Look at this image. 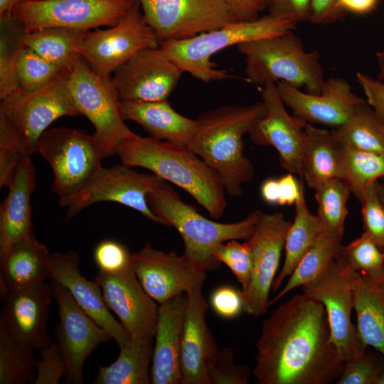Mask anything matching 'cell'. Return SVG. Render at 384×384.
Instances as JSON below:
<instances>
[{
	"label": "cell",
	"instance_id": "obj_42",
	"mask_svg": "<svg viewBox=\"0 0 384 384\" xmlns=\"http://www.w3.org/2000/svg\"><path fill=\"white\" fill-rule=\"evenodd\" d=\"M211 254L218 262L229 267L244 291L250 283L252 268V249L248 240L240 243L231 240L216 244L211 247Z\"/></svg>",
	"mask_w": 384,
	"mask_h": 384
},
{
	"label": "cell",
	"instance_id": "obj_5",
	"mask_svg": "<svg viewBox=\"0 0 384 384\" xmlns=\"http://www.w3.org/2000/svg\"><path fill=\"white\" fill-rule=\"evenodd\" d=\"M147 201L151 211L182 237L183 256L206 272L220 264L212 255L211 247L231 240H247L253 234L262 213L255 210L231 223L211 220L186 203L167 182L149 194Z\"/></svg>",
	"mask_w": 384,
	"mask_h": 384
},
{
	"label": "cell",
	"instance_id": "obj_28",
	"mask_svg": "<svg viewBox=\"0 0 384 384\" xmlns=\"http://www.w3.org/2000/svg\"><path fill=\"white\" fill-rule=\"evenodd\" d=\"M36 171L30 156H23L0 208V254L18 240L33 234L31 196Z\"/></svg>",
	"mask_w": 384,
	"mask_h": 384
},
{
	"label": "cell",
	"instance_id": "obj_27",
	"mask_svg": "<svg viewBox=\"0 0 384 384\" xmlns=\"http://www.w3.org/2000/svg\"><path fill=\"white\" fill-rule=\"evenodd\" d=\"M50 257L33 234L12 244L0 254L1 295L51 279Z\"/></svg>",
	"mask_w": 384,
	"mask_h": 384
},
{
	"label": "cell",
	"instance_id": "obj_6",
	"mask_svg": "<svg viewBox=\"0 0 384 384\" xmlns=\"http://www.w3.org/2000/svg\"><path fill=\"white\" fill-rule=\"evenodd\" d=\"M245 56L247 82L265 85L285 82L306 92L319 94L325 82L320 55L305 50L301 39L292 31L236 46Z\"/></svg>",
	"mask_w": 384,
	"mask_h": 384
},
{
	"label": "cell",
	"instance_id": "obj_25",
	"mask_svg": "<svg viewBox=\"0 0 384 384\" xmlns=\"http://www.w3.org/2000/svg\"><path fill=\"white\" fill-rule=\"evenodd\" d=\"M186 294L160 304L150 370L152 384H181V344Z\"/></svg>",
	"mask_w": 384,
	"mask_h": 384
},
{
	"label": "cell",
	"instance_id": "obj_11",
	"mask_svg": "<svg viewBox=\"0 0 384 384\" xmlns=\"http://www.w3.org/2000/svg\"><path fill=\"white\" fill-rule=\"evenodd\" d=\"M136 0H33L17 5L13 17L27 32L60 28L82 31L111 27Z\"/></svg>",
	"mask_w": 384,
	"mask_h": 384
},
{
	"label": "cell",
	"instance_id": "obj_53",
	"mask_svg": "<svg viewBox=\"0 0 384 384\" xmlns=\"http://www.w3.org/2000/svg\"><path fill=\"white\" fill-rule=\"evenodd\" d=\"M23 157L14 151L0 149V186L1 188H9L11 186Z\"/></svg>",
	"mask_w": 384,
	"mask_h": 384
},
{
	"label": "cell",
	"instance_id": "obj_45",
	"mask_svg": "<svg viewBox=\"0 0 384 384\" xmlns=\"http://www.w3.org/2000/svg\"><path fill=\"white\" fill-rule=\"evenodd\" d=\"M232 348L220 350L217 359L209 369V384H247L250 370L245 365L236 364Z\"/></svg>",
	"mask_w": 384,
	"mask_h": 384
},
{
	"label": "cell",
	"instance_id": "obj_47",
	"mask_svg": "<svg viewBox=\"0 0 384 384\" xmlns=\"http://www.w3.org/2000/svg\"><path fill=\"white\" fill-rule=\"evenodd\" d=\"M39 351L35 384L59 383L66 375L67 366L57 343L52 341Z\"/></svg>",
	"mask_w": 384,
	"mask_h": 384
},
{
	"label": "cell",
	"instance_id": "obj_22",
	"mask_svg": "<svg viewBox=\"0 0 384 384\" xmlns=\"http://www.w3.org/2000/svg\"><path fill=\"white\" fill-rule=\"evenodd\" d=\"M0 324L22 345L35 351L52 343L47 333L49 306L53 297L52 282H43L3 295Z\"/></svg>",
	"mask_w": 384,
	"mask_h": 384
},
{
	"label": "cell",
	"instance_id": "obj_9",
	"mask_svg": "<svg viewBox=\"0 0 384 384\" xmlns=\"http://www.w3.org/2000/svg\"><path fill=\"white\" fill-rule=\"evenodd\" d=\"M68 85L80 114L95 128L102 158L115 155L134 132L125 124L111 78L97 75L79 55L71 68Z\"/></svg>",
	"mask_w": 384,
	"mask_h": 384
},
{
	"label": "cell",
	"instance_id": "obj_43",
	"mask_svg": "<svg viewBox=\"0 0 384 384\" xmlns=\"http://www.w3.org/2000/svg\"><path fill=\"white\" fill-rule=\"evenodd\" d=\"M384 372V355L376 351L344 362L337 384H376Z\"/></svg>",
	"mask_w": 384,
	"mask_h": 384
},
{
	"label": "cell",
	"instance_id": "obj_32",
	"mask_svg": "<svg viewBox=\"0 0 384 384\" xmlns=\"http://www.w3.org/2000/svg\"><path fill=\"white\" fill-rule=\"evenodd\" d=\"M294 204V218L285 240L284 264L273 282L272 289L274 292L279 290L284 280L291 275L321 231L319 218L308 208L302 181L300 195Z\"/></svg>",
	"mask_w": 384,
	"mask_h": 384
},
{
	"label": "cell",
	"instance_id": "obj_19",
	"mask_svg": "<svg viewBox=\"0 0 384 384\" xmlns=\"http://www.w3.org/2000/svg\"><path fill=\"white\" fill-rule=\"evenodd\" d=\"M132 267L145 292L159 304L203 285L207 272L183 255L164 252L149 242L132 253Z\"/></svg>",
	"mask_w": 384,
	"mask_h": 384
},
{
	"label": "cell",
	"instance_id": "obj_23",
	"mask_svg": "<svg viewBox=\"0 0 384 384\" xmlns=\"http://www.w3.org/2000/svg\"><path fill=\"white\" fill-rule=\"evenodd\" d=\"M203 285L186 294L181 365V384H209L208 372L217 359L219 349L206 321L208 304Z\"/></svg>",
	"mask_w": 384,
	"mask_h": 384
},
{
	"label": "cell",
	"instance_id": "obj_3",
	"mask_svg": "<svg viewBox=\"0 0 384 384\" xmlns=\"http://www.w3.org/2000/svg\"><path fill=\"white\" fill-rule=\"evenodd\" d=\"M265 114L262 101L222 106L201 114L188 148L220 177L226 193L242 195V186L254 177V166L244 155L243 137Z\"/></svg>",
	"mask_w": 384,
	"mask_h": 384
},
{
	"label": "cell",
	"instance_id": "obj_49",
	"mask_svg": "<svg viewBox=\"0 0 384 384\" xmlns=\"http://www.w3.org/2000/svg\"><path fill=\"white\" fill-rule=\"evenodd\" d=\"M311 0H265L269 14L292 20L307 21Z\"/></svg>",
	"mask_w": 384,
	"mask_h": 384
},
{
	"label": "cell",
	"instance_id": "obj_16",
	"mask_svg": "<svg viewBox=\"0 0 384 384\" xmlns=\"http://www.w3.org/2000/svg\"><path fill=\"white\" fill-rule=\"evenodd\" d=\"M51 282L59 315L57 344L67 366L65 382L82 384L86 359L99 345L112 338L80 308L66 288Z\"/></svg>",
	"mask_w": 384,
	"mask_h": 384
},
{
	"label": "cell",
	"instance_id": "obj_37",
	"mask_svg": "<svg viewBox=\"0 0 384 384\" xmlns=\"http://www.w3.org/2000/svg\"><path fill=\"white\" fill-rule=\"evenodd\" d=\"M0 324V384H35L38 358Z\"/></svg>",
	"mask_w": 384,
	"mask_h": 384
},
{
	"label": "cell",
	"instance_id": "obj_40",
	"mask_svg": "<svg viewBox=\"0 0 384 384\" xmlns=\"http://www.w3.org/2000/svg\"><path fill=\"white\" fill-rule=\"evenodd\" d=\"M341 256L354 271L372 279L384 280V252L363 232L348 245L342 246Z\"/></svg>",
	"mask_w": 384,
	"mask_h": 384
},
{
	"label": "cell",
	"instance_id": "obj_2",
	"mask_svg": "<svg viewBox=\"0 0 384 384\" xmlns=\"http://www.w3.org/2000/svg\"><path fill=\"white\" fill-rule=\"evenodd\" d=\"M121 164L141 167L180 187L214 219L223 215L225 190L221 179L187 146L134 133L118 147Z\"/></svg>",
	"mask_w": 384,
	"mask_h": 384
},
{
	"label": "cell",
	"instance_id": "obj_12",
	"mask_svg": "<svg viewBox=\"0 0 384 384\" xmlns=\"http://www.w3.org/2000/svg\"><path fill=\"white\" fill-rule=\"evenodd\" d=\"M166 182L153 173H141L121 164L102 167L83 190L58 203L60 206L68 208L66 220L92 204L111 201L136 210L152 222L166 225L151 211L147 201L149 194Z\"/></svg>",
	"mask_w": 384,
	"mask_h": 384
},
{
	"label": "cell",
	"instance_id": "obj_17",
	"mask_svg": "<svg viewBox=\"0 0 384 384\" xmlns=\"http://www.w3.org/2000/svg\"><path fill=\"white\" fill-rule=\"evenodd\" d=\"M183 70L159 46L144 50L119 66L111 81L120 101L166 100Z\"/></svg>",
	"mask_w": 384,
	"mask_h": 384
},
{
	"label": "cell",
	"instance_id": "obj_20",
	"mask_svg": "<svg viewBox=\"0 0 384 384\" xmlns=\"http://www.w3.org/2000/svg\"><path fill=\"white\" fill-rule=\"evenodd\" d=\"M94 280L100 287L107 308L132 338H154L159 306L145 292L132 268L118 274L98 272Z\"/></svg>",
	"mask_w": 384,
	"mask_h": 384
},
{
	"label": "cell",
	"instance_id": "obj_34",
	"mask_svg": "<svg viewBox=\"0 0 384 384\" xmlns=\"http://www.w3.org/2000/svg\"><path fill=\"white\" fill-rule=\"evenodd\" d=\"M331 131L341 145L384 156V121L366 102L358 105L343 124Z\"/></svg>",
	"mask_w": 384,
	"mask_h": 384
},
{
	"label": "cell",
	"instance_id": "obj_33",
	"mask_svg": "<svg viewBox=\"0 0 384 384\" xmlns=\"http://www.w3.org/2000/svg\"><path fill=\"white\" fill-rule=\"evenodd\" d=\"M338 178L362 203L370 188L384 178V156L339 144Z\"/></svg>",
	"mask_w": 384,
	"mask_h": 384
},
{
	"label": "cell",
	"instance_id": "obj_13",
	"mask_svg": "<svg viewBox=\"0 0 384 384\" xmlns=\"http://www.w3.org/2000/svg\"><path fill=\"white\" fill-rule=\"evenodd\" d=\"M302 293L320 302L326 311L333 343L344 362L361 356L368 346L351 321L354 294L340 255L328 268L302 286Z\"/></svg>",
	"mask_w": 384,
	"mask_h": 384
},
{
	"label": "cell",
	"instance_id": "obj_55",
	"mask_svg": "<svg viewBox=\"0 0 384 384\" xmlns=\"http://www.w3.org/2000/svg\"><path fill=\"white\" fill-rule=\"evenodd\" d=\"M379 0H337V6L345 16L347 14L365 15L372 12Z\"/></svg>",
	"mask_w": 384,
	"mask_h": 384
},
{
	"label": "cell",
	"instance_id": "obj_56",
	"mask_svg": "<svg viewBox=\"0 0 384 384\" xmlns=\"http://www.w3.org/2000/svg\"><path fill=\"white\" fill-rule=\"evenodd\" d=\"M260 193L263 200L271 205L278 204L279 187L278 179H266L261 186Z\"/></svg>",
	"mask_w": 384,
	"mask_h": 384
},
{
	"label": "cell",
	"instance_id": "obj_1",
	"mask_svg": "<svg viewBox=\"0 0 384 384\" xmlns=\"http://www.w3.org/2000/svg\"><path fill=\"white\" fill-rule=\"evenodd\" d=\"M256 346L253 374L260 384H329L344 364L323 304L304 293L263 321Z\"/></svg>",
	"mask_w": 384,
	"mask_h": 384
},
{
	"label": "cell",
	"instance_id": "obj_48",
	"mask_svg": "<svg viewBox=\"0 0 384 384\" xmlns=\"http://www.w3.org/2000/svg\"><path fill=\"white\" fill-rule=\"evenodd\" d=\"M210 304L219 316L234 319L243 311L242 292L230 286H220L212 292Z\"/></svg>",
	"mask_w": 384,
	"mask_h": 384
},
{
	"label": "cell",
	"instance_id": "obj_61",
	"mask_svg": "<svg viewBox=\"0 0 384 384\" xmlns=\"http://www.w3.org/2000/svg\"></svg>",
	"mask_w": 384,
	"mask_h": 384
},
{
	"label": "cell",
	"instance_id": "obj_30",
	"mask_svg": "<svg viewBox=\"0 0 384 384\" xmlns=\"http://www.w3.org/2000/svg\"><path fill=\"white\" fill-rule=\"evenodd\" d=\"M338 149L331 130L306 124L301 176L309 187L315 189L323 182L338 178Z\"/></svg>",
	"mask_w": 384,
	"mask_h": 384
},
{
	"label": "cell",
	"instance_id": "obj_52",
	"mask_svg": "<svg viewBox=\"0 0 384 384\" xmlns=\"http://www.w3.org/2000/svg\"><path fill=\"white\" fill-rule=\"evenodd\" d=\"M239 21H252L266 9L265 0H222Z\"/></svg>",
	"mask_w": 384,
	"mask_h": 384
},
{
	"label": "cell",
	"instance_id": "obj_14",
	"mask_svg": "<svg viewBox=\"0 0 384 384\" xmlns=\"http://www.w3.org/2000/svg\"><path fill=\"white\" fill-rule=\"evenodd\" d=\"M162 43L190 38L239 21L222 0H137Z\"/></svg>",
	"mask_w": 384,
	"mask_h": 384
},
{
	"label": "cell",
	"instance_id": "obj_39",
	"mask_svg": "<svg viewBox=\"0 0 384 384\" xmlns=\"http://www.w3.org/2000/svg\"><path fill=\"white\" fill-rule=\"evenodd\" d=\"M314 190L318 206L316 215L321 230L343 235L348 215L349 189L341 179L333 178L323 182Z\"/></svg>",
	"mask_w": 384,
	"mask_h": 384
},
{
	"label": "cell",
	"instance_id": "obj_7",
	"mask_svg": "<svg viewBox=\"0 0 384 384\" xmlns=\"http://www.w3.org/2000/svg\"><path fill=\"white\" fill-rule=\"evenodd\" d=\"M297 23L270 14L252 21H237L190 38L162 43L159 47L183 72L203 82L233 78L210 60L218 52L240 43L276 36L295 29Z\"/></svg>",
	"mask_w": 384,
	"mask_h": 384
},
{
	"label": "cell",
	"instance_id": "obj_54",
	"mask_svg": "<svg viewBox=\"0 0 384 384\" xmlns=\"http://www.w3.org/2000/svg\"><path fill=\"white\" fill-rule=\"evenodd\" d=\"M279 201L281 206H291L296 203L300 192L301 185H299L293 174L289 173L278 179Z\"/></svg>",
	"mask_w": 384,
	"mask_h": 384
},
{
	"label": "cell",
	"instance_id": "obj_15",
	"mask_svg": "<svg viewBox=\"0 0 384 384\" xmlns=\"http://www.w3.org/2000/svg\"><path fill=\"white\" fill-rule=\"evenodd\" d=\"M291 223L281 212L262 213L253 234L247 239L252 249V268L250 283L241 292L243 311L247 314L262 316L270 306V292Z\"/></svg>",
	"mask_w": 384,
	"mask_h": 384
},
{
	"label": "cell",
	"instance_id": "obj_24",
	"mask_svg": "<svg viewBox=\"0 0 384 384\" xmlns=\"http://www.w3.org/2000/svg\"><path fill=\"white\" fill-rule=\"evenodd\" d=\"M50 266L51 280L66 288L80 308L107 331L119 346L131 338L121 323L111 314L99 284L82 274L78 252L69 250L65 253H53Z\"/></svg>",
	"mask_w": 384,
	"mask_h": 384
},
{
	"label": "cell",
	"instance_id": "obj_21",
	"mask_svg": "<svg viewBox=\"0 0 384 384\" xmlns=\"http://www.w3.org/2000/svg\"><path fill=\"white\" fill-rule=\"evenodd\" d=\"M276 84L284 104L292 110L294 116L312 125L337 128L348 120L358 105L366 102L341 77L326 80L319 94L304 92L283 81Z\"/></svg>",
	"mask_w": 384,
	"mask_h": 384
},
{
	"label": "cell",
	"instance_id": "obj_59",
	"mask_svg": "<svg viewBox=\"0 0 384 384\" xmlns=\"http://www.w3.org/2000/svg\"><path fill=\"white\" fill-rule=\"evenodd\" d=\"M376 188H377L380 201L384 206V183H381L378 181L376 182Z\"/></svg>",
	"mask_w": 384,
	"mask_h": 384
},
{
	"label": "cell",
	"instance_id": "obj_41",
	"mask_svg": "<svg viewBox=\"0 0 384 384\" xmlns=\"http://www.w3.org/2000/svg\"><path fill=\"white\" fill-rule=\"evenodd\" d=\"M63 70L25 46L17 65L18 89L25 92L40 89L55 79Z\"/></svg>",
	"mask_w": 384,
	"mask_h": 384
},
{
	"label": "cell",
	"instance_id": "obj_8",
	"mask_svg": "<svg viewBox=\"0 0 384 384\" xmlns=\"http://www.w3.org/2000/svg\"><path fill=\"white\" fill-rule=\"evenodd\" d=\"M36 152L52 169L51 188L59 201L80 193L103 167L96 137L78 129L55 127L46 130L38 142Z\"/></svg>",
	"mask_w": 384,
	"mask_h": 384
},
{
	"label": "cell",
	"instance_id": "obj_10",
	"mask_svg": "<svg viewBox=\"0 0 384 384\" xmlns=\"http://www.w3.org/2000/svg\"><path fill=\"white\" fill-rule=\"evenodd\" d=\"M159 46V39L145 21L136 0L116 25L85 31L76 52L97 75L111 78L119 66L138 53Z\"/></svg>",
	"mask_w": 384,
	"mask_h": 384
},
{
	"label": "cell",
	"instance_id": "obj_29",
	"mask_svg": "<svg viewBox=\"0 0 384 384\" xmlns=\"http://www.w3.org/2000/svg\"><path fill=\"white\" fill-rule=\"evenodd\" d=\"M346 271L354 294L359 335L368 346L384 355V280L370 279L346 263Z\"/></svg>",
	"mask_w": 384,
	"mask_h": 384
},
{
	"label": "cell",
	"instance_id": "obj_31",
	"mask_svg": "<svg viewBox=\"0 0 384 384\" xmlns=\"http://www.w3.org/2000/svg\"><path fill=\"white\" fill-rule=\"evenodd\" d=\"M154 338H132L119 346L117 360L98 366L95 384H149L151 383Z\"/></svg>",
	"mask_w": 384,
	"mask_h": 384
},
{
	"label": "cell",
	"instance_id": "obj_18",
	"mask_svg": "<svg viewBox=\"0 0 384 384\" xmlns=\"http://www.w3.org/2000/svg\"><path fill=\"white\" fill-rule=\"evenodd\" d=\"M265 114L252 125L248 134L251 141L260 146H271L279 154L281 166L301 176V161L306 123L286 110L277 84L263 85L261 92Z\"/></svg>",
	"mask_w": 384,
	"mask_h": 384
},
{
	"label": "cell",
	"instance_id": "obj_4",
	"mask_svg": "<svg viewBox=\"0 0 384 384\" xmlns=\"http://www.w3.org/2000/svg\"><path fill=\"white\" fill-rule=\"evenodd\" d=\"M70 70L64 69L40 89H18L1 100L0 149L31 156L53 122L63 117L80 115L69 88Z\"/></svg>",
	"mask_w": 384,
	"mask_h": 384
},
{
	"label": "cell",
	"instance_id": "obj_44",
	"mask_svg": "<svg viewBox=\"0 0 384 384\" xmlns=\"http://www.w3.org/2000/svg\"><path fill=\"white\" fill-rule=\"evenodd\" d=\"M93 259L100 272L118 274L132 268V253L122 242L114 239L99 242L93 251Z\"/></svg>",
	"mask_w": 384,
	"mask_h": 384
},
{
	"label": "cell",
	"instance_id": "obj_35",
	"mask_svg": "<svg viewBox=\"0 0 384 384\" xmlns=\"http://www.w3.org/2000/svg\"><path fill=\"white\" fill-rule=\"evenodd\" d=\"M343 235L321 230L316 240L289 276L282 289L270 300L274 304L294 288L314 279L341 255Z\"/></svg>",
	"mask_w": 384,
	"mask_h": 384
},
{
	"label": "cell",
	"instance_id": "obj_36",
	"mask_svg": "<svg viewBox=\"0 0 384 384\" xmlns=\"http://www.w3.org/2000/svg\"><path fill=\"white\" fill-rule=\"evenodd\" d=\"M85 31L52 28L26 35L24 43L40 56L63 69L70 68L79 56L76 46Z\"/></svg>",
	"mask_w": 384,
	"mask_h": 384
},
{
	"label": "cell",
	"instance_id": "obj_38",
	"mask_svg": "<svg viewBox=\"0 0 384 384\" xmlns=\"http://www.w3.org/2000/svg\"><path fill=\"white\" fill-rule=\"evenodd\" d=\"M0 99L3 100L18 89L17 65L28 32L13 16L0 17Z\"/></svg>",
	"mask_w": 384,
	"mask_h": 384
},
{
	"label": "cell",
	"instance_id": "obj_50",
	"mask_svg": "<svg viewBox=\"0 0 384 384\" xmlns=\"http://www.w3.org/2000/svg\"><path fill=\"white\" fill-rule=\"evenodd\" d=\"M356 81L366 98V103L384 121V83L370 75L358 72Z\"/></svg>",
	"mask_w": 384,
	"mask_h": 384
},
{
	"label": "cell",
	"instance_id": "obj_60",
	"mask_svg": "<svg viewBox=\"0 0 384 384\" xmlns=\"http://www.w3.org/2000/svg\"><path fill=\"white\" fill-rule=\"evenodd\" d=\"M376 384H384V372L378 378Z\"/></svg>",
	"mask_w": 384,
	"mask_h": 384
},
{
	"label": "cell",
	"instance_id": "obj_58",
	"mask_svg": "<svg viewBox=\"0 0 384 384\" xmlns=\"http://www.w3.org/2000/svg\"><path fill=\"white\" fill-rule=\"evenodd\" d=\"M375 58L378 67L377 79L382 81L384 80V50L377 51Z\"/></svg>",
	"mask_w": 384,
	"mask_h": 384
},
{
	"label": "cell",
	"instance_id": "obj_57",
	"mask_svg": "<svg viewBox=\"0 0 384 384\" xmlns=\"http://www.w3.org/2000/svg\"><path fill=\"white\" fill-rule=\"evenodd\" d=\"M33 0H0V17L13 16L14 8L23 2Z\"/></svg>",
	"mask_w": 384,
	"mask_h": 384
},
{
	"label": "cell",
	"instance_id": "obj_46",
	"mask_svg": "<svg viewBox=\"0 0 384 384\" xmlns=\"http://www.w3.org/2000/svg\"><path fill=\"white\" fill-rule=\"evenodd\" d=\"M376 182L370 187L361 203V213L364 232L384 252V206L378 193Z\"/></svg>",
	"mask_w": 384,
	"mask_h": 384
},
{
	"label": "cell",
	"instance_id": "obj_51",
	"mask_svg": "<svg viewBox=\"0 0 384 384\" xmlns=\"http://www.w3.org/2000/svg\"><path fill=\"white\" fill-rule=\"evenodd\" d=\"M344 16L337 6V0H311L307 21L318 25L334 23Z\"/></svg>",
	"mask_w": 384,
	"mask_h": 384
},
{
	"label": "cell",
	"instance_id": "obj_26",
	"mask_svg": "<svg viewBox=\"0 0 384 384\" xmlns=\"http://www.w3.org/2000/svg\"><path fill=\"white\" fill-rule=\"evenodd\" d=\"M124 120L140 125L151 137L188 146L198 129L197 119L176 111L168 100L155 102L120 101Z\"/></svg>",
	"mask_w": 384,
	"mask_h": 384
}]
</instances>
